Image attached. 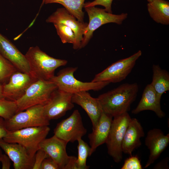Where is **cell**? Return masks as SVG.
Masks as SVG:
<instances>
[{"mask_svg": "<svg viewBox=\"0 0 169 169\" xmlns=\"http://www.w3.org/2000/svg\"><path fill=\"white\" fill-rule=\"evenodd\" d=\"M139 90L136 83H125L97 98L102 112L112 117L128 112Z\"/></svg>", "mask_w": 169, "mask_h": 169, "instance_id": "1", "label": "cell"}, {"mask_svg": "<svg viewBox=\"0 0 169 169\" xmlns=\"http://www.w3.org/2000/svg\"><path fill=\"white\" fill-rule=\"evenodd\" d=\"M25 55L30 74L37 79L50 80L54 76L56 69L65 65L68 62L66 60L49 56L38 46L30 47Z\"/></svg>", "mask_w": 169, "mask_h": 169, "instance_id": "2", "label": "cell"}, {"mask_svg": "<svg viewBox=\"0 0 169 169\" xmlns=\"http://www.w3.org/2000/svg\"><path fill=\"white\" fill-rule=\"evenodd\" d=\"M50 131L48 126H46L8 131L3 139L7 142L16 143L22 145L31 156L34 157L39 149L40 143L46 138Z\"/></svg>", "mask_w": 169, "mask_h": 169, "instance_id": "3", "label": "cell"}, {"mask_svg": "<svg viewBox=\"0 0 169 169\" xmlns=\"http://www.w3.org/2000/svg\"><path fill=\"white\" fill-rule=\"evenodd\" d=\"M77 67H69L60 70L50 81L53 82L58 89L72 94L90 90L98 91L110 83L107 82H83L76 79L74 76Z\"/></svg>", "mask_w": 169, "mask_h": 169, "instance_id": "4", "label": "cell"}, {"mask_svg": "<svg viewBox=\"0 0 169 169\" xmlns=\"http://www.w3.org/2000/svg\"><path fill=\"white\" fill-rule=\"evenodd\" d=\"M57 89L56 85L50 80H37L30 85L24 94L15 102L17 113L35 105H45Z\"/></svg>", "mask_w": 169, "mask_h": 169, "instance_id": "5", "label": "cell"}, {"mask_svg": "<svg viewBox=\"0 0 169 169\" xmlns=\"http://www.w3.org/2000/svg\"><path fill=\"white\" fill-rule=\"evenodd\" d=\"M49 121L45 115L44 105H38L16 113L9 119L5 120V124L7 131H12L28 127L48 126Z\"/></svg>", "mask_w": 169, "mask_h": 169, "instance_id": "6", "label": "cell"}, {"mask_svg": "<svg viewBox=\"0 0 169 169\" xmlns=\"http://www.w3.org/2000/svg\"><path fill=\"white\" fill-rule=\"evenodd\" d=\"M131 118L127 112L114 117L112 121L109 135L105 143L108 154L117 163L120 162L122 159V141Z\"/></svg>", "mask_w": 169, "mask_h": 169, "instance_id": "7", "label": "cell"}, {"mask_svg": "<svg viewBox=\"0 0 169 169\" xmlns=\"http://www.w3.org/2000/svg\"><path fill=\"white\" fill-rule=\"evenodd\" d=\"M89 18L86 30L81 41L80 49L87 45L92 38L94 31L102 25L115 23L121 24L127 17V13L114 14L106 12L104 9L92 6L84 8Z\"/></svg>", "mask_w": 169, "mask_h": 169, "instance_id": "8", "label": "cell"}, {"mask_svg": "<svg viewBox=\"0 0 169 169\" xmlns=\"http://www.w3.org/2000/svg\"><path fill=\"white\" fill-rule=\"evenodd\" d=\"M67 142L55 135L45 138L39 145V149L44 151L60 169H77V157L69 156L66 151Z\"/></svg>", "mask_w": 169, "mask_h": 169, "instance_id": "9", "label": "cell"}, {"mask_svg": "<svg viewBox=\"0 0 169 169\" xmlns=\"http://www.w3.org/2000/svg\"><path fill=\"white\" fill-rule=\"evenodd\" d=\"M139 50L130 56L115 62L101 72L96 74L91 81L116 83L125 79L131 72L136 60L141 56Z\"/></svg>", "mask_w": 169, "mask_h": 169, "instance_id": "10", "label": "cell"}, {"mask_svg": "<svg viewBox=\"0 0 169 169\" xmlns=\"http://www.w3.org/2000/svg\"><path fill=\"white\" fill-rule=\"evenodd\" d=\"M86 132L78 110H75L69 117L58 123L54 131V135L68 142L77 141Z\"/></svg>", "mask_w": 169, "mask_h": 169, "instance_id": "11", "label": "cell"}, {"mask_svg": "<svg viewBox=\"0 0 169 169\" xmlns=\"http://www.w3.org/2000/svg\"><path fill=\"white\" fill-rule=\"evenodd\" d=\"M37 80L30 73L17 71L11 75L8 82L3 84L4 98L16 101L24 94L30 85Z\"/></svg>", "mask_w": 169, "mask_h": 169, "instance_id": "12", "label": "cell"}, {"mask_svg": "<svg viewBox=\"0 0 169 169\" xmlns=\"http://www.w3.org/2000/svg\"><path fill=\"white\" fill-rule=\"evenodd\" d=\"M72 94L58 89L54 92L48 101L44 105V113L49 120L59 118L73 108Z\"/></svg>", "mask_w": 169, "mask_h": 169, "instance_id": "13", "label": "cell"}, {"mask_svg": "<svg viewBox=\"0 0 169 169\" xmlns=\"http://www.w3.org/2000/svg\"><path fill=\"white\" fill-rule=\"evenodd\" d=\"M0 148L13 161L14 169H33L34 157L31 156L22 145L8 143L0 139Z\"/></svg>", "mask_w": 169, "mask_h": 169, "instance_id": "14", "label": "cell"}, {"mask_svg": "<svg viewBox=\"0 0 169 169\" xmlns=\"http://www.w3.org/2000/svg\"><path fill=\"white\" fill-rule=\"evenodd\" d=\"M145 144L149 150V158L144 168L153 163L160 156L169 143V134L165 135L160 129L154 128L147 132Z\"/></svg>", "mask_w": 169, "mask_h": 169, "instance_id": "15", "label": "cell"}, {"mask_svg": "<svg viewBox=\"0 0 169 169\" xmlns=\"http://www.w3.org/2000/svg\"><path fill=\"white\" fill-rule=\"evenodd\" d=\"M0 53L21 72L30 73L28 61L25 56L7 38L0 33Z\"/></svg>", "mask_w": 169, "mask_h": 169, "instance_id": "16", "label": "cell"}, {"mask_svg": "<svg viewBox=\"0 0 169 169\" xmlns=\"http://www.w3.org/2000/svg\"><path fill=\"white\" fill-rule=\"evenodd\" d=\"M72 102L80 106L85 111L91 121L92 129L94 128L102 112L97 98L92 97L87 91H83L73 94Z\"/></svg>", "mask_w": 169, "mask_h": 169, "instance_id": "17", "label": "cell"}, {"mask_svg": "<svg viewBox=\"0 0 169 169\" xmlns=\"http://www.w3.org/2000/svg\"><path fill=\"white\" fill-rule=\"evenodd\" d=\"M46 21L53 24L62 23L69 27L73 31L81 43L88 24L78 21L64 8L57 9Z\"/></svg>", "mask_w": 169, "mask_h": 169, "instance_id": "18", "label": "cell"}, {"mask_svg": "<svg viewBox=\"0 0 169 169\" xmlns=\"http://www.w3.org/2000/svg\"><path fill=\"white\" fill-rule=\"evenodd\" d=\"M161 98L151 84H148L143 90L138 105L131 113L136 114L143 111L150 110L154 112L159 118H163L165 114L161 109Z\"/></svg>", "mask_w": 169, "mask_h": 169, "instance_id": "19", "label": "cell"}, {"mask_svg": "<svg viewBox=\"0 0 169 169\" xmlns=\"http://www.w3.org/2000/svg\"><path fill=\"white\" fill-rule=\"evenodd\" d=\"M144 136V131L140 122L136 118H131L122 141L123 153L131 156L133 151L141 145L140 139Z\"/></svg>", "mask_w": 169, "mask_h": 169, "instance_id": "20", "label": "cell"}, {"mask_svg": "<svg viewBox=\"0 0 169 169\" xmlns=\"http://www.w3.org/2000/svg\"><path fill=\"white\" fill-rule=\"evenodd\" d=\"M113 117L103 112L92 131L88 135L90 145V156L100 145L105 143L110 130Z\"/></svg>", "mask_w": 169, "mask_h": 169, "instance_id": "21", "label": "cell"}, {"mask_svg": "<svg viewBox=\"0 0 169 169\" xmlns=\"http://www.w3.org/2000/svg\"><path fill=\"white\" fill-rule=\"evenodd\" d=\"M147 10L151 18L158 23L169 24V2L165 0H154L147 4Z\"/></svg>", "mask_w": 169, "mask_h": 169, "instance_id": "22", "label": "cell"}, {"mask_svg": "<svg viewBox=\"0 0 169 169\" xmlns=\"http://www.w3.org/2000/svg\"><path fill=\"white\" fill-rule=\"evenodd\" d=\"M152 72V81L150 84L157 93L161 97L164 93L169 90V73L158 64L153 65Z\"/></svg>", "mask_w": 169, "mask_h": 169, "instance_id": "23", "label": "cell"}, {"mask_svg": "<svg viewBox=\"0 0 169 169\" xmlns=\"http://www.w3.org/2000/svg\"><path fill=\"white\" fill-rule=\"evenodd\" d=\"M84 1L85 0H45L44 4H60L78 21L84 22V13L82 9Z\"/></svg>", "mask_w": 169, "mask_h": 169, "instance_id": "24", "label": "cell"}, {"mask_svg": "<svg viewBox=\"0 0 169 169\" xmlns=\"http://www.w3.org/2000/svg\"><path fill=\"white\" fill-rule=\"evenodd\" d=\"M54 24L57 34L63 43L72 44L74 49H80L81 43L70 28L62 23H54Z\"/></svg>", "mask_w": 169, "mask_h": 169, "instance_id": "25", "label": "cell"}, {"mask_svg": "<svg viewBox=\"0 0 169 169\" xmlns=\"http://www.w3.org/2000/svg\"><path fill=\"white\" fill-rule=\"evenodd\" d=\"M77 149L78 156L77 158L76 165L77 169H88L89 166L86 165V160L90 156V147L82 138L79 139Z\"/></svg>", "mask_w": 169, "mask_h": 169, "instance_id": "26", "label": "cell"}, {"mask_svg": "<svg viewBox=\"0 0 169 169\" xmlns=\"http://www.w3.org/2000/svg\"><path fill=\"white\" fill-rule=\"evenodd\" d=\"M16 68L0 53V81L3 84L7 83Z\"/></svg>", "mask_w": 169, "mask_h": 169, "instance_id": "27", "label": "cell"}, {"mask_svg": "<svg viewBox=\"0 0 169 169\" xmlns=\"http://www.w3.org/2000/svg\"><path fill=\"white\" fill-rule=\"evenodd\" d=\"M16 103L5 98L0 100V117L6 120L17 113Z\"/></svg>", "mask_w": 169, "mask_h": 169, "instance_id": "28", "label": "cell"}, {"mask_svg": "<svg viewBox=\"0 0 169 169\" xmlns=\"http://www.w3.org/2000/svg\"><path fill=\"white\" fill-rule=\"evenodd\" d=\"M121 169H142L141 161L137 156H132L125 160Z\"/></svg>", "mask_w": 169, "mask_h": 169, "instance_id": "29", "label": "cell"}, {"mask_svg": "<svg viewBox=\"0 0 169 169\" xmlns=\"http://www.w3.org/2000/svg\"><path fill=\"white\" fill-rule=\"evenodd\" d=\"M113 0H95L90 2H88L84 3V7L95 6L96 5H101L105 8V11L108 13H112L111 5Z\"/></svg>", "mask_w": 169, "mask_h": 169, "instance_id": "30", "label": "cell"}, {"mask_svg": "<svg viewBox=\"0 0 169 169\" xmlns=\"http://www.w3.org/2000/svg\"><path fill=\"white\" fill-rule=\"evenodd\" d=\"M49 157V156L44 151L39 149L35 155L33 169H40L41 164L44 160Z\"/></svg>", "mask_w": 169, "mask_h": 169, "instance_id": "31", "label": "cell"}, {"mask_svg": "<svg viewBox=\"0 0 169 169\" xmlns=\"http://www.w3.org/2000/svg\"><path fill=\"white\" fill-rule=\"evenodd\" d=\"M40 169H59L56 163L50 157L45 159L42 162Z\"/></svg>", "mask_w": 169, "mask_h": 169, "instance_id": "32", "label": "cell"}, {"mask_svg": "<svg viewBox=\"0 0 169 169\" xmlns=\"http://www.w3.org/2000/svg\"><path fill=\"white\" fill-rule=\"evenodd\" d=\"M11 160L6 154H3L0 158V162L2 163V169H9L11 166Z\"/></svg>", "mask_w": 169, "mask_h": 169, "instance_id": "33", "label": "cell"}, {"mask_svg": "<svg viewBox=\"0 0 169 169\" xmlns=\"http://www.w3.org/2000/svg\"><path fill=\"white\" fill-rule=\"evenodd\" d=\"M8 131L5 124V120L0 117V139H3L6 135Z\"/></svg>", "mask_w": 169, "mask_h": 169, "instance_id": "34", "label": "cell"}, {"mask_svg": "<svg viewBox=\"0 0 169 169\" xmlns=\"http://www.w3.org/2000/svg\"><path fill=\"white\" fill-rule=\"evenodd\" d=\"M168 158H166L162 160L156 164L154 167L155 169H167L168 168Z\"/></svg>", "mask_w": 169, "mask_h": 169, "instance_id": "35", "label": "cell"}, {"mask_svg": "<svg viewBox=\"0 0 169 169\" xmlns=\"http://www.w3.org/2000/svg\"><path fill=\"white\" fill-rule=\"evenodd\" d=\"M5 98L3 94V84L0 81V100Z\"/></svg>", "mask_w": 169, "mask_h": 169, "instance_id": "36", "label": "cell"}, {"mask_svg": "<svg viewBox=\"0 0 169 169\" xmlns=\"http://www.w3.org/2000/svg\"><path fill=\"white\" fill-rule=\"evenodd\" d=\"M45 0H42V3L41 4V6H40V8H41L42 7V6L44 5V1H45Z\"/></svg>", "mask_w": 169, "mask_h": 169, "instance_id": "37", "label": "cell"}, {"mask_svg": "<svg viewBox=\"0 0 169 169\" xmlns=\"http://www.w3.org/2000/svg\"><path fill=\"white\" fill-rule=\"evenodd\" d=\"M3 154L2 153V151L1 150V148H0V158L1 157Z\"/></svg>", "mask_w": 169, "mask_h": 169, "instance_id": "38", "label": "cell"}, {"mask_svg": "<svg viewBox=\"0 0 169 169\" xmlns=\"http://www.w3.org/2000/svg\"><path fill=\"white\" fill-rule=\"evenodd\" d=\"M154 0H147V1L148 2H151L152 1H153Z\"/></svg>", "mask_w": 169, "mask_h": 169, "instance_id": "39", "label": "cell"}, {"mask_svg": "<svg viewBox=\"0 0 169 169\" xmlns=\"http://www.w3.org/2000/svg\"></svg>", "mask_w": 169, "mask_h": 169, "instance_id": "40", "label": "cell"}]
</instances>
